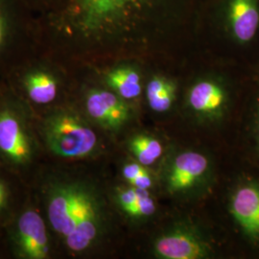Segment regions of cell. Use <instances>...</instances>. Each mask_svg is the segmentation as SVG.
Returning <instances> with one entry per match:
<instances>
[{
	"instance_id": "obj_1",
	"label": "cell",
	"mask_w": 259,
	"mask_h": 259,
	"mask_svg": "<svg viewBox=\"0 0 259 259\" xmlns=\"http://www.w3.org/2000/svg\"><path fill=\"white\" fill-rule=\"evenodd\" d=\"M205 0H63L44 21V37L89 60L146 64L198 50Z\"/></svg>"
},
{
	"instance_id": "obj_2",
	"label": "cell",
	"mask_w": 259,
	"mask_h": 259,
	"mask_svg": "<svg viewBox=\"0 0 259 259\" xmlns=\"http://www.w3.org/2000/svg\"><path fill=\"white\" fill-rule=\"evenodd\" d=\"M47 224L74 254L91 251L109 232L108 208L98 187L83 178L49 177L42 185Z\"/></svg>"
},
{
	"instance_id": "obj_3",
	"label": "cell",
	"mask_w": 259,
	"mask_h": 259,
	"mask_svg": "<svg viewBox=\"0 0 259 259\" xmlns=\"http://www.w3.org/2000/svg\"><path fill=\"white\" fill-rule=\"evenodd\" d=\"M198 50L250 68L259 59V0H205Z\"/></svg>"
},
{
	"instance_id": "obj_4",
	"label": "cell",
	"mask_w": 259,
	"mask_h": 259,
	"mask_svg": "<svg viewBox=\"0 0 259 259\" xmlns=\"http://www.w3.org/2000/svg\"><path fill=\"white\" fill-rule=\"evenodd\" d=\"M39 137L55 157L83 159L101 151V140L91 122L70 107L48 111L38 125Z\"/></svg>"
},
{
	"instance_id": "obj_5",
	"label": "cell",
	"mask_w": 259,
	"mask_h": 259,
	"mask_svg": "<svg viewBox=\"0 0 259 259\" xmlns=\"http://www.w3.org/2000/svg\"><path fill=\"white\" fill-rule=\"evenodd\" d=\"M38 143L29 114L13 97L0 100V162L15 169L34 162Z\"/></svg>"
},
{
	"instance_id": "obj_6",
	"label": "cell",
	"mask_w": 259,
	"mask_h": 259,
	"mask_svg": "<svg viewBox=\"0 0 259 259\" xmlns=\"http://www.w3.org/2000/svg\"><path fill=\"white\" fill-rule=\"evenodd\" d=\"M235 177L228 195V212L244 249L259 255V167Z\"/></svg>"
},
{
	"instance_id": "obj_7",
	"label": "cell",
	"mask_w": 259,
	"mask_h": 259,
	"mask_svg": "<svg viewBox=\"0 0 259 259\" xmlns=\"http://www.w3.org/2000/svg\"><path fill=\"white\" fill-rule=\"evenodd\" d=\"M212 163L201 152L186 150L172 156L163 170L162 182L169 194H193L210 179Z\"/></svg>"
},
{
	"instance_id": "obj_8",
	"label": "cell",
	"mask_w": 259,
	"mask_h": 259,
	"mask_svg": "<svg viewBox=\"0 0 259 259\" xmlns=\"http://www.w3.org/2000/svg\"><path fill=\"white\" fill-rule=\"evenodd\" d=\"M41 37L42 22L23 0H0V61L27 39Z\"/></svg>"
},
{
	"instance_id": "obj_9",
	"label": "cell",
	"mask_w": 259,
	"mask_h": 259,
	"mask_svg": "<svg viewBox=\"0 0 259 259\" xmlns=\"http://www.w3.org/2000/svg\"><path fill=\"white\" fill-rule=\"evenodd\" d=\"M9 242L17 258L47 259L51 255L47 223L33 207L19 213L10 229Z\"/></svg>"
},
{
	"instance_id": "obj_10",
	"label": "cell",
	"mask_w": 259,
	"mask_h": 259,
	"mask_svg": "<svg viewBox=\"0 0 259 259\" xmlns=\"http://www.w3.org/2000/svg\"><path fill=\"white\" fill-rule=\"evenodd\" d=\"M152 250L161 259H204L213 254V247L204 233L188 223L176 224L157 235Z\"/></svg>"
},
{
	"instance_id": "obj_11",
	"label": "cell",
	"mask_w": 259,
	"mask_h": 259,
	"mask_svg": "<svg viewBox=\"0 0 259 259\" xmlns=\"http://www.w3.org/2000/svg\"><path fill=\"white\" fill-rule=\"evenodd\" d=\"M83 104L87 116L102 129L116 133L132 118V105L116 93L96 83L84 87Z\"/></svg>"
},
{
	"instance_id": "obj_12",
	"label": "cell",
	"mask_w": 259,
	"mask_h": 259,
	"mask_svg": "<svg viewBox=\"0 0 259 259\" xmlns=\"http://www.w3.org/2000/svg\"><path fill=\"white\" fill-rule=\"evenodd\" d=\"M18 84L25 99L37 106L57 101L65 85L63 71L47 62H35L21 69Z\"/></svg>"
},
{
	"instance_id": "obj_13",
	"label": "cell",
	"mask_w": 259,
	"mask_h": 259,
	"mask_svg": "<svg viewBox=\"0 0 259 259\" xmlns=\"http://www.w3.org/2000/svg\"><path fill=\"white\" fill-rule=\"evenodd\" d=\"M110 62L97 68V80L124 100L130 103L137 101L143 95L148 64L130 58Z\"/></svg>"
},
{
	"instance_id": "obj_14",
	"label": "cell",
	"mask_w": 259,
	"mask_h": 259,
	"mask_svg": "<svg viewBox=\"0 0 259 259\" xmlns=\"http://www.w3.org/2000/svg\"><path fill=\"white\" fill-rule=\"evenodd\" d=\"M182 83L180 78L162 67L148 65L143 95L149 108L157 113H165L175 105Z\"/></svg>"
},
{
	"instance_id": "obj_15",
	"label": "cell",
	"mask_w": 259,
	"mask_h": 259,
	"mask_svg": "<svg viewBox=\"0 0 259 259\" xmlns=\"http://www.w3.org/2000/svg\"><path fill=\"white\" fill-rule=\"evenodd\" d=\"M114 202L125 216L135 221L147 220L157 212V203L151 191L129 185L115 189Z\"/></svg>"
},
{
	"instance_id": "obj_16",
	"label": "cell",
	"mask_w": 259,
	"mask_h": 259,
	"mask_svg": "<svg viewBox=\"0 0 259 259\" xmlns=\"http://www.w3.org/2000/svg\"><path fill=\"white\" fill-rule=\"evenodd\" d=\"M243 117L246 150L250 163L259 167V87L254 81Z\"/></svg>"
},
{
	"instance_id": "obj_17",
	"label": "cell",
	"mask_w": 259,
	"mask_h": 259,
	"mask_svg": "<svg viewBox=\"0 0 259 259\" xmlns=\"http://www.w3.org/2000/svg\"><path fill=\"white\" fill-rule=\"evenodd\" d=\"M128 148L134 159L150 167L160 160L164 154L163 143L149 134H137L128 141Z\"/></svg>"
},
{
	"instance_id": "obj_18",
	"label": "cell",
	"mask_w": 259,
	"mask_h": 259,
	"mask_svg": "<svg viewBox=\"0 0 259 259\" xmlns=\"http://www.w3.org/2000/svg\"><path fill=\"white\" fill-rule=\"evenodd\" d=\"M121 175L127 185L139 189L151 191L156 185L155 176L150 172L148 167L139 163L136 159L123 164Z\"/></svg>"
},
{
	"instance_id": "obj_19",
	"label": "cell",
	"mask_w": 259,
	"mask_h": 259,
	"mask_svg": "<svg viewBox=\"0 0 259 259\" xmlns=\"http://www.w3.org/2000/svg\"><path fill=\"white\" fill-rule=\"evenodd\" d=\"M38 19L44 21L59 8L63 0H23Z\"/></svg>"
},
{
	"instance_id": "obj_20",
	"label": "cell",
	"mask_w": 259,
	"mask_h": 259,
	"mask_svg": "<svg viewBox=\"0 0 259 259\" xmlns=\"http://www.w3.org/2000/svg\"><path fill=\"white\" fill-rule=\"evenodd\" d=\"M10 193L9 186L6 184L4 180L0 178V213L4 211L8 204L10 203Z\"/></svg>"
},
{
	"instance_id": "obj_21",
	"label": "cell",
	"mask_w": 259,
	"mask_h": 259,
	"mask_svg": "<svg viewBox=\"0 0 259 259\" xmlns=\"http://www.w3.org/2000/svg\"><path fill=\"white\" fill-rule=\"evenodd\" d=\"M250 74L254 81V83H256L259 87V59L250 66Z\"/></svg>"
}]
</instances>
